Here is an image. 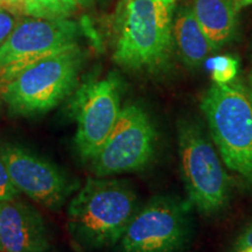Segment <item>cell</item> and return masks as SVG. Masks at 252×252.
Returning a JSON list of instances; mask_svg holds the SVG:
<instances>
[{
    "label": "cell",
    "instance_id": "obj_8",
    "mask_svg": "<svg viewBox=\"0 0 252 252\" xmlns=\"http://www.w3.org/2000/svg\"><path fill=\"white\" fill-rule=\"evenodd\" d=\"M69 105L76 122L75 147L83 161H90L118 121L119 82L115 76L87 81L75 89Z\"/></svg>",
    "mask_w": 252,
    "mask_h": 252
},
{
    "label": "cell",
    "instance_id": "obj_18",
    "mask_svg": "<svg viewBox=\"0 0 252 252\" xmlns=\"http://www.w3.org/2000/svg\"><path fill=\"white\" fill-rule=\"evenodd\" d=\"M245 248H252V223L244 230L243 234L239 236L235 245L236 250H242Z\"/></svg>",
    "mask_w": 252,
    "mask_h": 252
},
{
    "label": "cell",
    "instance_id": "obj_17",
    "mask_svg": "<svg viewBox=\"0 0 252 252\" xmlns=\"http://www.w3.org/2000/svg\"><path fill=\"white\" fill-rule=\"evenodd\" d=\"M17 26L14 15L7 9L0 7V46L7 39L14 27Z\"/></svg>",
    "mask_w": 252,
    "mask_h": 252
},
{
    "label": "cell",
    "instance_id": "obj_20",
    "mask_svg": "<svg viewBox=\"0 0 252 252\" xmlns=\"http://www.w3.org/2000/svg\"><path fill=\"white\" fill-rule=\"evenodd\" d=\"M77 4L80 7H87V6H89L93 4L94 0H76Z\"/></svg>",
    "mask_w": 252,
    "mask_h": 252
},
{
    "label": "cell",
    "instance_id": "obj_5",
    "mask_svg": "<svg viewBox=\"0 0 252 252\" xmlns=\"http://www.w3.org/2000/svg\"><path fill=\"white\" fill-rule=\"evenodd\" d=\"M178 140L182 179L189 200L202 214L220 212L228 203L230 179L215 149L191 122L179 124Z\"/></svg>",
    "mask_w": 252,
    "mask_h": 252
},
{
    "label": "cell",
    "instance_id": "obj_13",
    "mask_svg": "<svg viewBox=\"0 0 252 252\" xmlns=\"http://www.w3.org/2000/svg\"><path fill=\"white\" fill-rule=\"evenodd\" d=\"M173 36L182 60L197 68L216 50L195 17L191 7H184L173 20Z\"/></svg>",
    "mask_w": 252,
    "mask_h": 252
},
{
    "label": "cell",
    "instance_id": "obj_15",
    "mask_svg": "<svg viewBox=\"0 0 252 252\" xmlns=\"http://www.w3.org/2000/svg\"><path fill=\"white\" fill-rule=\"evenodd\" d=\"M214 83L228 84L234 81L238 71V61L229 55L216 56L208 62Z\"/></svg>",
    "mask_w": 252,
    "mask_h": 252
},
{
    "label": "cell",
    "instance_id": "obj_10",
    "mask_svg": "<svg viewBox=\"0 0 252 252\" xmlns=\"http://www.w3.org/2000/svg\"><path fill=\"white\" fill-rule=\"evenodd\" d=\"M0 157L14 187L52 212H59L76 190L77 182L63 169L20 145L0 144Z\"/></svg>",
    "mask_w": 252,
    "mask_h": 252
},
{
    "label": "cell",
    "instance_id": "obj_14",
    "mask_svg": "<svg viewBox=\"0 0 252 252\" xmlns=\"http://www.w3.org/2000/svg\"><path fill=\"white\" fill-rule=\"evenodd\" d=\"M80 7L76 0H25V13L39 19H69Z\"/></svg>",
    "mask_w": 252,
    "mask_h": 252
},
{
    "label": "cell",
    "instance_id": "obj_21",
    "mask_svg": "<svg viewBox=\"0 0 252 252\" xmlns=\"http://www.w3.org/2000/svg\"><path fill=\"white\" fill-rule=\"evenodd\" d=\"M130 1H132V0H119V2H118V5H117V9L122 8L123 6H125L126 4H127V2H130Z\"/></svg>",
    "mask_w": 252,
    "mask_h": 252
},
{
    "label": "cell",
    "instance_id": "obj_4",
    "mask_svg": "<svg viewBox=\"0 0 252 252\" xmlns=\"http://www.w3.org/2000/svg\"><path fill=\"white\" fill-rule=\"evenodd\" d=\"M201 109L223 161L252 186V102L238 83H214Z\"/></svg>",
    "mask_w": 252,
    "mask_h": 252
},
{
    "label": "cell",
    "instance_id": "obj_2",
    "mask_svg": "<svg viewBox=\"0 0 252 252\" xmlns=\"http://www.w3.org/2000/svg\"><path fill=\"white\" fill-rule=\"evenodd\" d=\"M137 213V196L117 180L89 178L71 198L67 224L72 239L87 249L117 244Z\"/></svg>",
    "mask_w": 252,
    "mask_h": 252
},
{
    "label": "cell",
    "instance_id": "obj_6",
    "mask_svg": "<svg viewBox=\"0 0 252 252\" xmlns=\"http://www.w3.org/2000/svg\"><path fill=\"white\" fill-rule=\"evenodd\" d=\"M84 31L70 19H26L0 46V90L25 69L47 56L78 45Z\"/></svg>",
    "mask_w": 252,
    "mask_h": 252
},
{
    "label": "cell",
    "instance_id": "obj_1",
    "mask_svg": "<svg viewBox=\"0 0 252 252\" xmlns=\"http://www.w3.org/2000/svg\"><path fill=\"white\" fill-rule=\"evenodd\" d=\"M176 0H132L116 9L113 60L132 71H158L171 60Z\"/></svg>",
    "mask_w": 252,
    "mask_h": 252
},
{
    "label": "cell",
    "instance_id": "obj_7",
    "mask_svg": "<svg viewBox=\"0 0 252 252\" xmlns=\"http://www.w3.org/2000/svg\"><path fill=\"white\" fill-rule=\"evenodd\" d=\"M157 132L150 116L138 105L121 110L111 133L94 154L91 169L97 178L143 169L156 151Z\"/></svg>",
    "mask_w": 252,
    "mask_h": 252
},
{
    "label": "cell",
    "instance_id": "obj_19",
    "mask_svg": "<svg viewBox=\"0 0 252 252\" xmlns=\"http://www.w3.org/2000/svg\"><path fill=\"white\" fill-rule=\"evenodd\" d=\"M5 2H7V4H9L11 6H24V2L25 0H5Z\"/></svg>",
    "mask_w": 252,
    "mask_h": 252
},
{
    "label": "cell",
    "instance_id": "obj_11",
    "mask_svg": "<svg viewBox=\"0 0 252 252\" xmlns=\"http://www.w3.org/2000/svg\"><path fill=\"white\" fill-rule=\"evenodd\" d=\"M50 238L41 214L19 197L0 202V252H46Z\"/></svg>",
    "mask_w": 252,
    "mask_h": 252
},
{
    "label": "cell",
    "instance_id": "obj_23",
    "mask_svg": "<svg viewBox=\"0 0 252 252\" xmlns=\"http://www.w3.org/2000/svg\"><path fill=\"white\" fill-rule=\"evenodd\" d=\"M2 2H5V0H0V4H2Z\"/></svg>",
    "mask_w": 252,
    "mask_h": 252
},
{
    "label": "cell",
    "instance_id": "obj_22",
    "mask_svg": "<svg viewBox=\"0 0 252 252\" xmlns=\"http://www.w3.org/2000/svg\"><path fill=\"white\" fill-rule=\"evenodd\" d=\"M250 98H251V102H252V76H251V94H250Z\"/></svg>",
    "mask_w": 252,
    "mask_h": 252
},
{
    "label": "cell",
    "instance_id": "obj_16",
    "mask_svg": "<svg viewBox=\"0 0 252 252\" xmlns=\"http://www.w3.org/2000/svg\"><path fill=\"white\" fill-rule=\"evenodd\" d=\"M20 191L14 187L6 165L0 157V202L19 197Z\"/></svg>",
    "mask_w": 252,
    "mask_h": 252
},
{
    "label": "cell",
    "instance_id": "obj_12",
    "mask_svg": "<svg viewBox=\"0 0 252 252\" xmlns=\"http://www.w3.org/2000/svg\"><path fill=\"white\" fill-rule=\"evenodd\" d=\"M249 6L252 0H193L191 9L217 50L234 37L239 14Z\"/></svg>",
    "mask_w": 252,
    "mask_h": 252
},
{
    "label": "cell",
    "instance_id": "obj_9",
    "mask_svg": "<svg viewBox=\"0 0 252 252\" xmlns=\"http://www.w3.org/2000/svg\"><path fill=\"white\" fill-rule=\"evenodd\" d=\"M186 210L172 198L157 197L137 212L119 243L121 252H181L187 245Z\"/></svg>",
    "mask_w": 252,
    "mask_h": 252
},
{
    "label": "cell",
    "instance_id": "obj_3",
    "mask_svg": "<svg viewBox=\"0 0 252 252\" xmlns=\"http://www.w3.org/2000/svg\"><path fill=\"white\" fill-rule=\"evenodd\" d=\"M86 54L78 45L47 56L0 90L8 112L33 117L55 109L77 88Z\"/></svg>",
    "mask_w": 252,
    "mask_h": 252
}]
</instances>
